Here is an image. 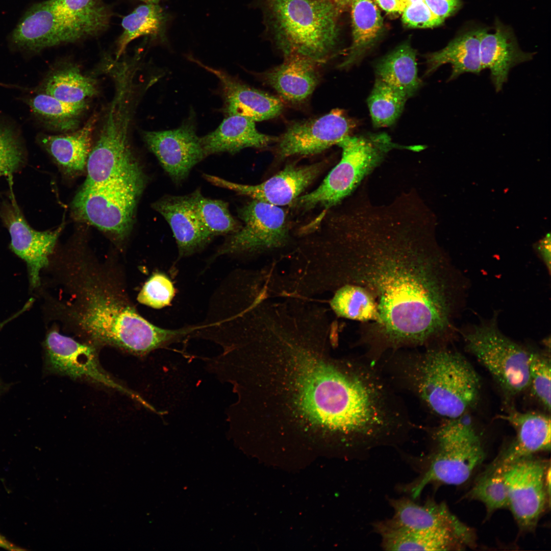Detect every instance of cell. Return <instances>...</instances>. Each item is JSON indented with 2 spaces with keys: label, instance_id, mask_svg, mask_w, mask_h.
Here are the masks:
<instances>
[{
  "label": "cell",
  "instance_id": "1",
  "mask_svg": "<svg viewBox=\"0 0 551 551\" xmlns=\"http://www.w3.org/2000/svg\"><path fill=\"white\" fill-rule=\"evenodd\" d=\"M356 203L338 220L336 262L339 286H360L376 304L377 319L360 324L359 344L377 358L435 345L452 327L454 289L430 210L409 192L388 204Z\"/></svg>",
  "mask_w": 551,
  "mask_h": 551
},
{
  "label": "cell",
  "instance_id": "2",
  "mask_svg": "<svg viewBox=\"0 0 551 551\" xmlns=\"http://www.w3.org/2000/svg\"><path fill=\"white\" fill-rule=\"evenodd\" d=\"M273 392L289 424L327 430L339 439L358 417L361 397L349 359H332L289 345L269 359Z\"/></svg>",
  "mask_w": 551,
  "mask_h": 551
},
{
  "label": "cell",
  "instance_id": "3",
  "mask_svg": "<svg viewBox=\"0 0 551 551\" xmlns=\"http://www.w3.org/2000/svg\"><path fill=\"white\" fill-rule=\"evenodd\" d=\"M400 359L399 377L436 415L457 419L476 405L480 377L458 352L437 345L407 353Z\"/></svg>",
  "mask_w": 551,
  "mask_h": 551
},
{
  "label": "cell",
  "instance_id": "4",
  "mask_svg": "<svg viewBox=\"0 0 551 551\" xmlns=\"http://www.w3.org/2000/svg\"><path fill=\"white\" fill-rule=\"evenodd\" d=\"M83 290L82 300L73 315L79 327L95 342L142 356L189 333L188 328L171 330L153 325L107 289L92 285Z\"/></svg>",
  "mask_w": 551,
  "mask_h": 551
},
{
  "label": "cell",
  "instance_id": "5",
  "mask_svg": "<svg viewBox=\"0 0 551 551\" xmlns=\"http://www.w3.org/2000/svg\"><path fill=\"white\" fill-rule=\"evenodd\" d=\"M267 25L284 57L297 55L319 65L331 57L341 12L332 0H265Z\"/></svg>",
  "mask_w": 551,
  "mask_h": 551
},
{
  "label": "cell",
  "instance_id": "6",
  "mask_svg": "<svg viewBox=\"0 0 551 551\" xmlns=\"http://www.w3.org/2000/svg\"><path fill=\"white\" fill-rule=\"evenodd\" d=\"M435 446L418 456H404L417 475L398 490L416 500L428 485H460L482 462L484 451L479 436L465 416L448 420L433 434Z\"/></svg>",
  "mask_w": 551,
  "mask_h": 551
},
{
  "label": "cell",
  "instance_id": "7",
  "mask_svg": "<svg viewBox=\"0 0 551 551\" xmlns=\"http://www.w3.org/2000/svg\"><path fill=\"white\" fill-rule=\"evenodd\" d=\"M114 87L113 97L87 159V176L83 186L99 185L146 176L134 154L130 139L136 89L124 81H117Z\"/></svg>",
  "mask_w": 551,
  "mask_h": 551
},
{
  "label": "cell",
  "instance_id": "8",
  "mask_svg": "<svg viewBox=\"0 0 551 551\" xmlns=\"http://www.w3.org/2000/svg\"><path fill=\"white\" fill-rule=\"evenodd\" d=\"M342 149L339 162L321 184L299 198L306 210L315 207L330 208L348 196L361 181L380 165L393 149L420 151L423 145H404L392 141L387 133H369L344 137L337 144Z\"/></svg>",
  "mask_w": 551,
  "mask_h": 551
},
{
  "label": "cell",
  "instance_id": "9",
  "mask_svg": "<svg viewBox=\"0 0 551 551\" xmlns=\"http://www.w3.org/2000/svg\"><path fill=\"white\" fill-rule=\"evenodd\" d=\"M146 176L99 185L82 186L71 203L74 218L93 226L117 239L132 228Z\"/></svg>",
  "mask_w": 551,
  "mask_h": 551
},
{
  "label": "cell",
  "instance_id": "10",
  "mask_svg": "<svg viewBox=\"0 0 551 551\" xmlns=\"http://www.w3.org/2000/svg\"><path fill=\"white\" fill-rule=\"evenodd\" d=\"M465 349L483 365L509 397L529 387L530 351L504 335L497 317L481 322L464 335Z\"/></svg>",
  "mask_w": 551,
  "mask_h": 551
},
{
  "label": "cell",
  "instance_id": "11",
  "mask_svg": "<svg viewBox=\"0 0 551 551\" xmlns=\"http://www.w3.org/2000/svg\"><path fill=\"white\" fill-rule=\"evenodd\" d=\"M238 214L243 226L228 235L218 255L272 249L287 240L286 214L279 206L253 199L238 209Z\"/></svg>",
  "mask_w": 551,
  "mask_h": 551
},
{
  "label": "cell",
  "instance_id": "12",
  "mask_svg": "<svg viewBox=\"0 0 551 551\" xmlns=\"http://www.w3.org/2000/svg\"><path fill=\"white\" fill-rule=\"evenodd\" d=\"M44 348L45 366L49 372L102 384L128 395L147 408L150 407L141 396L116 382L103 369L93 346L52 330L46 336Z\"/></svg>",
  "mask_w": 551,
  "mask_h": 551
},
{
  "label": "cell",
  "instance_id": "13",
  "mask_svg": "<svg viewBox=\"0 0 551 551\" xmlns=\"http://www.w3.org/2000/svg\"><path fill=\"white\" fill-rule=\"evenodd\" d=\"M92 36L85 28L60 12L52 0L33 5L11 35L18 47L32 52L73 43Z\"/></svg>",
  "mask_w": 551,
  "mask_h": 551
},
{
  "label": "cell",
  "instance_id": "14",
  "mask_svg": "<svg viewBox=\"0 0 551 551\" xmlns=\"http://www.w3.org/2000/svg\"><path fill=\"white\" fill-rule=\"evenodd\" d=\"M530 457L498 468L507 487L508 508L523 529L535 527L550 496L545 483L547 468L543 462Z\"/></svg>",
  "mask_w": 551,
  "mask_h": 551
},
{
  "label": "cell",
  "instance_id": "15",
  "mask_svg": "<svg viewBox=\"0 0 551 551\" xmlns=\"http://www.w3.org/2000/svg\"><path fill=\"white\" fill-rule=\"evenodd\" d=\"M355 126V121L339 109L317 118L292 122L278 137L277 155L283 159L320 153L349 135Z\"/></svg>",
  "mask_w": 551,
  "mask_h": 551
},
{
  "label": "cell",
  "instance_id": "16",
  "mask_svg": "<svg viewBox=\"0 0 551 551\" xmlns=\"http://www.w3.org/2000/svg\"><path fill=\"white\" fill-rule=\"evenodd\" d=\"M11 180L8 197L0 205V217L9 232L12 249L26 262L31 285L35 288L40 285V271L47 266L48 257L63 227L61 226L54 231H47L33 229L17 203L11 188Z\"/></svg>",
  "mask_w": 551,
  "mask_h": 551
},
{
  "label": "cell",
  "instance_id": "17",
  "mask_svg": "<svg viewBox=\"0 0 551 551\" xmlns=\"http://www.w3.org/2000/svg\"><path fill=\"white\" fill-rule=\"evenodd\" d=\"M142 135L148 149L177 184L186 180L192 169L206 158L192 116L176 129L145 131Z\"/></svg>",
  "mask_w": 551,
  "mask_h": 551
},
{
  "label": "cell",
  "instance_id": "18",
  "mask_svg": "<svg viewBox=\"0 0 551 551\" xmlns=\"http://www.w3.org/2000/svg\"><path fill=\"white\" fill-rule=\"evenodd\" d=\"M322 164L297 166L289 164L265 182L257 185H244L204 173V178L216 186L227 189L273 205L290 204L320 173Z\"/></svg>",
  "mask_w": 551,
  "mask_h": 551
},
{
  "label": "cell",
  "instance_id": "19",
  "mask_svg": "<svg viewBox=\"0 0 551 551\" xmlns=\"http://www.w3.org/2000/svg\"><path fill=\"white\" fill-rule=\"evenodd\" d=\"M388 499L393 515L390 518L374 522L373 527L407 530L448 529L471 538L469 529L451 513L444 503L428 498L420 504L407 495Z\"/></svg>",
  "mask_w": 551,
  "mask_h": 551
},
{
  "label": "cell",
  "instance_id": "20",
  "mask_svg": "<svg viewBox=\"0 0 551 551\" xmlns=\"http://www.w3.org/2000/svg\"><path fill=\"white\" fill-rule=\"evenodd\" d=\"M191 60L219 80L226 116H240L255 122L276 117L282 112L281 98L250 87L222 70Z\"/></svg>",
  "mask_w": 551,
  "mask_h": 551
},
{
  "label": "cell",
  "instance_id": "21",
  "mask_svg": "<svg viewBox=\"0 0 551 551\" xmlns=\"http://www.w3.org/2000/svg\"><path fill=\"white\" fill-rule=\"evenodd\" d=\"M151 206L170 226L180 256L200 250L213 239L201 222L192 192L184 195H164Z\"/></svg>",
  "mask_w": 551,
  "mask_h": 551
},
{
  "label": "cell",
  "instance_id": "22",
  "mask_svg": "<svg viewBox=\"0 0 551 551\" xmlns=\"http://www.w3.org/2000/svg\"><path fill=\"white\" fill-rule=\"evenodd\" d=\"M515 429L516 437L501 458L492 465L504 468L533 454L550 449V418L536 412L511 411L500 416Z\"/></svg>",
  "mask_w": 551,
  "mask_h": 551
},
{
  "label": "cell",
  "instance_id": "23",
  "mask_svg": "<svg viewBox=\"0 0 551 551\" xmlns=\"http://www.w3.org/2000/svg\"><path fill=\"white\" fill-rule=\"evenodd\" d=\"M284 58L283 63L262 73V79L287 102L294 104L304 103L319 82V65L300 55Z\"/></svg>",
  "mask_w": 551,
  "mask_h": 551
},
{
  "label": "cell",
  "instance_id": "24",
  "mask_svg": "<svg viewBox=\"0 0 551 551\" xmlns=\"http://www.w3.org/2000/svg\"><path fill=\"white\" fill-rule=\"evenodd\" d=\"M97 120L96 115H93L73 132L56 135L39 134L37 142L63 172L77 175L86 169Z\"/></svg>",
  "mask_w": 551,
  "mask_h": 551
},
{
  "label": "cell",
  "instance_id": "25",
  "mask_svg": "<svg viewBox=\"0 0 551 551\" xmlns=\"http://www.w3.org/2000/svg\"><path fill=\"white\" fill-rule=\"evenodd\" d=\"M277 139L258 131L254 121L238 115L226 116L216 130L201 137L206 157L223 153L234 155L248 147L265 148Z\"/></svg>",
  "mask_w": 551,
  "mask_h": 551
},
{
  "label": "cell",
  "instance_id": "26",
  "mask_svg": "<svg viewBox=\"0 0 551 551\" xmlns=\"http://www.w3.org/2000/svg\"><path fill=\"white\" fill-rule=\"evenodd\" d=\"M480 55L482 68L490 70L497 92L507 82L512 68L533 57L532 54L522 52L511 36L500 29L494 33L481 31Z\"/></svg>",
  "mask_w": 551,
  "mask_h": 551
},
{
  "label": "cell",
  "instance_id": "27",
  "mask_svg": "<svg viewBox=\"0 0 551 551\" xmlns=\"http://www.w3.org/2000/svg\"><path fill=\"white\" fill-rule=\"evenodd\" d=\"M373 528L380 536L381 545L386 550H447L457 547L458 541L470 543L468 539L448 529L407 530Z\"/></svg>",
  "mask_w": 551,
  "mask_h": 551
},
{
  "label": "cell",
  "instance_id": "28",
  "mask_svg": "<svg viewBox=\"0 0 551 551\" xmlns=\"http://www.w3.org/2000/svg\"><path fill=\"white\" fill-rule=\"evenodd\" d=\"M482 30L464 33L452 40L443 48L428 54L425 76H429L441 66L450 64L452 72L448 81L464 73L479 74L483 70L480 55Z\"/></svg>",
  "mask_w": 551,
  "mask_h": 551
},
{
  "label": "cell",
  "instance_id": "29",
  "mask_svg": "<svg viewBox=\"0 0 551 551\" xmlns=\"http://www.w3.org/2000/svg\"><path fill=\"white\" fill-rule=\"evenodd\" d=\"M374 70L377 78L398 90L407 99L422 86L418 75L416 52L408 41L378 61Z\"/></svg>",
  "mask_w": 551,
  "mask_h": 551
},
{
  "label": "cell",
  "instance_id": "30",
  "mask_svg": "<svg viewBox=\"0 0 551 551\" xmlns=\"http://www.w3.org/2000/svg\"><path fill=\"white\" fill-rule=\"evenodd\" d=\"M352 27V43L345 58L339 65L345 69L362 59L379 36L383 19L374 0H354L349 8Z\"/></svg>",
  "mask_w": 551,
  "mask_h": 551
},
{
  "label": "cell",
  "instance_id": "31",
  "mask_svg": "<svg viewBox=\"0 0 551 551\" xmlns=\"http://www.w3.org/2000/svg\"><path fill=\"white\" fill-rule=\"evenodd\" d=\"M38 92L68 103L86 102L97 93L95 81L69 64L53 70L41 84Z\"/></svg>",
  "mask_w": 551,
  "mask_h": 551
},
{
  "label": "cell",
  "instance_id": "32",
  "mask_svg": "<svg viewBox=\"0 0 551 551\" xmlns=\"http://www.w3.org/2000/svg\"><path fill=\"white\" fill-rule=\"evenodd\" d=\"M27 103L33 113L46 126L63 133L73 132L79 128L88 107L87 101L68 103L40 92L28 98Z\"/></svg>",
  "mask_w": 551,
  "mask_h": 551
},
{
  "label": "cell",
  "instance_id": "33",
  "mask_svg": "<svg viewBox=\"0 0 551 551\" xmlns=\"http://www.w3.org/2000/svg\"><path fill=\"white\" fill-rule=\"evenodd\" d=\"M166 21V14L158 4L138 6L121 20L122 32L116 42L115 59L119 60L129 43L137 38L163 35Z\"/></svg>",
  "mask_w": 551,
  "mask_h": 551
},
{
  "label": "cell",
  "instance_id": "34",
  "mask_svg": "<svg viewBox=\"0 0 551 551\" xmlns=\"http://www.w3.org/2000/svg\"><path fill=\"white\" fill-rule=\"evenodd\" d=\"M331 306L338 316L358 321L361 324L372 323L377 319L373 297L358 285H341L332 298Z\"/></svg>",
  "mask_w": 551,
  "mask_h": 551
},
{
  "label": "cell",
  "instance_id": "35",
  "mask_svg": "<svg viewBox=\"0 0 551 551\" xmlns=\"http://www.w3.org/2000/svg\"><path fill=\"white\" fill-rule=\"evenodd\" d=\"M407 99L398 90L376 78L367 99L374 127L392 126L400 116Z\"/></svg>",
  "mask_w": 551,
  "mask_h": 551
},
{
  "label": "cell",
  "instance_id": "36",
  "mask_svg": "<svg viewBox=\"0 0 551 551\" xmlns=\"http://www.w3.org/2000/svg\"><path fill=\"white\" fill-rule=\"evenodd\" d=\"M61 13L87 29L93 36L108 27L111 12L102 0H52Z\"/></svg>",
  "mask_w": 551,
  "mask_h": 551
},
{
  "label": "cell",
  "instance_id": "37",
  "mask_svg": "<svg viewBox=\"0 0 551 551\" xmlns=\"http://www.w3.org/2000/svg\"><path fill=\"white\" fill-rule=\"evenodd\" d=\"M192 193L201 222L213 238L230 235L241 228L242 225L231 214L227 202L205 197L199 189Z\"/></svg>",
  "mask_w": 551,
  "mask_h": 551
},
{
  "label": "cell",
  "instance_id": "38",
  "mask_svg": "<svg viewBox=\"0 0 551 551\" xmlns=\"http://www.w3.org/2000/svg\"><path fill=\"white\" fill-rule=\"evenodd\" d=\"M469 497L482 502L489 514L508 508V492L502 471L491 467L469 492Z\"/></svg>",
  "mask_w": 551,
  "mask_h": 551
},
{
  "label": "cell",
  "instance_id": "39",
  "mask_svg": "<svg viewBox=\"0 0 551 551\" xmlns=\"http://www.w3.org/2000/svg\"><path fill=\"white\" fill-rule=\"evenodd\" d=\"M27 162V153L20 138L10 128L0 124V177H11Z\"/></svg>",
  "mask_w": 551,
  "mask_h": 551
},
{
  "label": "cell",
  "instance_id": "40",
  "mask_svg": "<svg viewBox=\"0 0 551 551\" xmlns=\"http://www.w3.org/2000/svg\"><path fill=\"white\" fill-rule=\"evenodd\" d=\"M550 358L549 354L530 351L529 387L536 399L550 410Z\"/></svg>",
  "mask_w": 551,
  "mask_h": 551
},
{
  "label": "cell",
  "instance_id": "41",
  "mask_svg": "<svg viewBox=\"0 0 551 551\" xmlns=\"http://www.w3.org/2000/svg\"><path fill=\"white\" fill-rule=\"evenodd\" d=\"M175 293L170 280L164 274L156 272L144 284L137 299L142 304L160 309L170 304Z\"/></svg>",
  "mask_w": 551,
  "mask_h": 551
},
{
  "label": "cell",
  "instance_id": "42",
  "mask_svg": "<svg viewBox=\"0 0 551 551\" xmlns=\"http://www.w3.org/2000/svg\"><path fill=\"white\" fill-rule=\"evenodd\" d=\"M402 14L404 23L411 28H434L444 21L435 16L423 1L409 4Z\"/></svg>",
  "mask_w": 551,
  "mask_h": 551
},
{
  "label": "cell",
  "instance_id": "43",
  "mask_svg": "<svg viewBox=\"0 0 551 551\" xmlns=\"http://www.w3.org/2000/svg\"><path fill=\"white\" fill-rule=\"evenodd\" d=\"M431 12L443 20L460 7V0H422Z\"/></svg>",
  "mask_w": 551,
  "mask_h": 551
},
{
  "label": "cell",
  "instance_id": "44",
  "mask_svg": "<svg viewBox=\"0 0 551 551\" xmlns=\"http://www.w3.org/2000/svg\"><path fill=\"white\" fill-rule=\"evenodd\" d=\"M550 236L547 234L536 244V249L546 266L549 273H550Z\"/></svg>",
  "mask_w": 551,
  "mask_h": 551
},
{
  "label": "cell",
  "instance_id": "45",
  "mask_svg": "<svg viewBox=\"0 0 551 551\" xmlns=\"http://www.w3.org/2000/svg\"><path fill=\"white\" fill-rule=\"evenodd\" d=\"M378 5L389 13H402L406 5L399 0H375Z\"/></svg>",
  "mask_w": 551,
  "mask_h": 551
},
{
  "label": "cell",
  "instance_id": "46",
  "mask_svg": "<svg viewBox=\"0 0 551 551\" xmlns=\"http://www.w3.org/2000/svg\"><path fill=\"white\" fill-rule=\"evenodd\" d=\"M0 547L10 550H23L24 549L19 547L10 542L5 537L0 534Z\"/></svg>",
  "mask_w": 551,
  "mask_h": 551
},
{
  "label": "cell",
  "instance_id": "47",
  "mask_svg": "<svg viewBox=\"0 0 551 551\" xmlns=\"http://www.w3.org/2000/svg\"><path fill=\"white\" fill-rule=\"evenodd\" d=\"M337 9L341 13L349 9L354 0H332Z\"/></svg>",
  "mask_w": 551,
  "mask_h": 551
},
{
  "label": "cell",
  "instance_id": "48",
  "mask_svg": "<svg viewBox=\"0 0 551 551\" xmlns=\"http://www.w3.org/2000/svg\"><path fill=\"white\" fill-rule=\"evenodd\" d=\"M31 305H32L31 302L29 301L27 303H26V304L24 306V307L19 312H18L17 313L15 314L13 316H12L11 317L8 318V319H6V320L1 322L0 323V331L2 330V329L7 323H8L9 322H10L12 320H13L14 318H16L20 314H21V313H22L23 312L26 311L27 309H28L31 306Z\"/></svg>",
  "mask_w": 551,
  "mask_h": 551
},
{
  "label": "cell",
  "instance_id": "49",
  "mask_svg": "<svg viewBox=\"0 0 551 551\" xmlns=\"http://www.w3.org/2000/svg\"><path fill=\"white\" fill-rule=\"evenodd\" d=\"M146 4H158L161 0H137Z\"/></svg>",
  "mask_w": 551,
  "mask_h": 551
},
{
  "label": "cell",
  "instance_id": "50",
  "mask_svg": "<svg viewBox=\"0 0 551 551\" xmlns=\"http://www.w3.org/2000/svg\"><path fill=\"white\" fill-rule=\"evenodd\" d=\"M399 1L400 2H402L403 3H404L406 6H407L408 4L409 0H399Z\"/></svg>",
  "mask_w": 551,
  "mask_h": 551
},
{
  "label": "cell",
  "instance_id": "51",
  "mask_svg": "<svg viewBox=\"0 0 551 551\" xmlns=\"http://www.w3.org/2000/svg\"><path fill=\"white\" fill-rule=\"evenodd\" d=\"M422 1V0H409L408 4H410V3H415V2H418V1Z\"/></svg>",
  "mask_w": 551,
  "mask_h": 551
}]
</instances>
